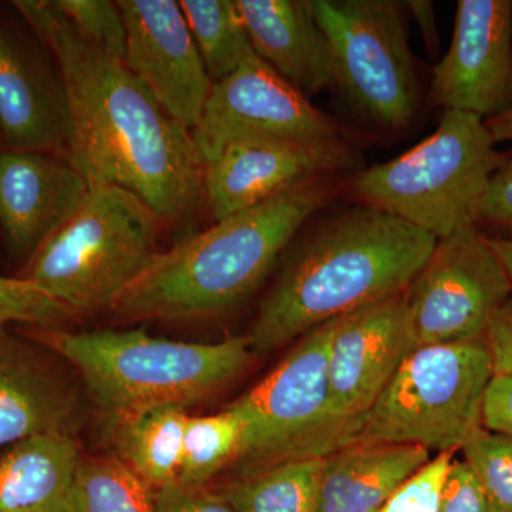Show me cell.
<instances>
[{"label":"cell","instance_id":"7a4b0ae2","mask_svg":"<svg viewBox=\"0 0 512 512\" xmlns=\"http://www.w3.org/2000/svg\"><path fill=\"white\" fill-rule=\"evenodd\" d=\"M437 239L372 205L320 222L293 249L248 335L269 353L329 320L406 291Z\"/></svg>","mask_w":512,"mask_h":512},{"label":"cell","instance_id":"5bb4252c","mask_svg":"<svg viewBox=\"0 0 512 512\" xmlns=\"http://www.w3.org/2000/svg\"><path fill=\"white\" fill-rule=\"evenodd\" d=\"M62 362L26 333L0 326V450L32 437L77 439L83 397Z\"/></svg>","mask_w":512,"mask_h":512},{"label":"cell","instance_id":"cb8c5ba5","mask_svg":"<svg viewBox=\"0 0 512 512\" xmlns=\"http://www.w3.org/2000/svg\"><path fill=\"white\" fill-rule=\"evenodd\" d=\"M180 6L212 83L256 55L237 0H181Z\"/></svg>","mask_w":512,"mask_h":512},{"label":"cell","instance_id":"e0dca14e","mask_svg":"<svg viewBox=\"0 0 512 512\" xmlns=\"http://www.w3.org/2000/svg\"><path fill=\"white\" fill-rule=\"evenodd\" d=\"M89 184L66 157L0 153V225L10 248L32 255L82 201Z\"/></svg>","mask_w":512,"mask_h":512},{"label":"cell","instance_id":"7c38bea8","mask_svg":"<svg viewBox=\"0 0 512 512\" xmlns=\"http://www.w3.org/2000/svg\"><path fill=\"white\" fill-rule=\"evenodd\" d=\"M429 97L444 110L485 121L512 107V2L460 0L448 52L434 66Z\"/></svg>","mask_w":512,"mask_h":512},{"label":"cell","instance_id":"52a82bcc","mask_svg":"<svg viewBox=\"0 0 512 512\" xmlns=\"http://www.w3.org/2000/svg\"><path fill=\"white\" fill-rule=\"evenodd\" d=\"M336 319L299 338L268 376L227 407L244 430L231 478L288 461L325 458L359 441L362 421L336 416L330 402L329 349Z\"/></svg>","mask_w":512,"mask_h":512},{"label":"cell","instance_id":"e575fe53","mask_svg":"<svg viewBox=\"0 0 512 512\" xmlns=\"http://www.w3.org/2000/svg\"><path fill=\"white\" fill-rule=\"evenodd\" d=\"M483 426L512 436V377L494 376L485 394Z\"/></svg>","mask_w":512,"mask_h":512},{"label":"cell","instance_id":"3957f363","mask_svg":"<svg viewBox=\"0 0 512 512\" xmlns=\"http://www.w3.org/2000/svg\"><path fill=\"white\" fill-rule=\"evenodd\" d=\"M328 178L215 222L160 251L109 312L121 320L214 318L247 299L303 225L328 204Z\"/></svg>","mask_w":512,"mask_h":512},{"label":"cell","instance_id":"f1b7e54d","mask_svg":"<svg viewBox=\"0 0 512 512\" xmlns=\"http://www.w3.org/2000/svg\"><path fill=\"white\" fill-rule=\"evenodd\" d=\"M56 8L74 29L101 52L123 62L127 33L117 2L110 0H55Z\"/></svg>","mask_w":512,"mask_h":512},{"label":"cell","instance_id":"8fae6325","mask_svg":"<svg viewBox=\"0 0 512 512\" xmlns=\"http://www.w3.org/2000/svg\"><path fill=\"white\" fill-rule=\"evenodd\" d=\"M511 296L510 276L478 227L440 239L404 291L414 348L485 338Z\"/></svg>","mask_w":512,"mask_h":512},{"label":"cell","instance_id":"8d00e7d4","mask_svg":"<svg viewBox=\"0 0 512 512\" xmlns=\"http://www.w3.org/2000/svg\"><path fill=\"white\" fill-rule=\"evenodd\" d=\"M491 137L497 143L512 141V107L495 119L485 121Z\"/></svg>","mask_w":512,"mask_h":512},{"label":"cell","instance_id":"f546056e","mask_svg":"<svg viewBox=\"0 0 512 512\" xmlns=\"http://www.w3.org/2000/svg\"><path fill=\"white\" fill-rule=\"evenodd\" d=\"M453 461V451L437 454L403 481L379 512H440L441 494Z\"/></svg>","mask_w":512,"mask_h":512},{"label":"cell","instance_id":"4dcf8cb0","mask_svg":"<svg viewBox=\"0 0 512 512\" xmlns=\"http://www.w3.org/2000/svg\"><path fill=\"white\" fill-rule=\"evenodd\" d=\"M154 512H237L211 485L175 483L154 491Z\"/></svg>","mask_w":512,"mask_h":512},{"label":"cell","instance_id":"ac0fdd59","mask_svg":"<svg viewBox=\"0 0 512 512\" xmlns=\"http://www.w3.org/2000/svg\"><path fill=\"white\" fill-rule=\"evenodd\" d=\"M237 6L256 56L303 96L338 89L332 49L311 0H237Z\"/></svg>","mask_w":512,"mask_h":512},{"label":"cell","instance_id":"74e56055","mask_svg":"<svg viewBox=\"0 0 512 512\" xmlns=\"http://www.w3.org/2000/svg\"><path fill=\"white\" fill-rule=\"evenodd\" d=\"M490 242L512 284V238H490Z\"/></svg>","mask_w":512,"mask_h":512},{"label":"cell","instance_id":"30bf717a","mask_svg":"<svg viewBox=\"0 0 512 512\" xmlns=\"http://www.w3.org/2000/svg\"><path fill=\"white\" fill-rule=\"evenodd\" d=\"M191 137L202 163L238 144L345 150L339 127L258 56L212 83Z\"/></svg>","mask_w":512,"mask_h":512},{"label":"cell","instance_id":"d4e9b609","mask_svg":"<svg viewBox=\"0 0 512 512\" xmlns=\"http://www.w3.org/2000/svg\"><path fill=\"white\" fill-rule=\"evenodd\" d=\"M69 512H154V490L114 454L82 456Z\"/></svg>","mask_w":512,"mask_h":512},{"label":"cell","instance_id":"83f0119b","mask_svg":"<svg viewBox=\"0 0 512 512\" xmlns=\"http://www.w3.org/2000/svg\"><path fill=\"white\" fill-rule=\"evenodd\" d=\"M76 315L36 285L0 275V326L63 329Z\"/></svg>","mask_w":512,"mask_h":512},{"label":"cell","instance_id":"836d02e7","mask_svg":"<svg viewBox=\"0 0 512 512\" xmlns=\"http://www.w3.org/2000/svg\"><path fill=\"white\" fill-rule=\"evenodd\" d=\"M494 376L512 377V296L495 313L485 333Z\"/></svg>","mask_w":512,"mask_h":512},{"label":"cell","instance_id":"277c9868","mask_svg":"<svg viewBox=\"0 0 512 512\" xmlns=\"http://www.w3.org/2000/svg\"><path fill=\"white\" fill-rule=\"evenodd\" d=\"M25 333L79 372L103 424L156 407L187 409L238 379L254 356L248 336L191 343L143 329L74 333L26 326Z\"/></svg>","mask_w":512,"mask_h":512},{"label":"cell","instance_id":"9c48e42d","mask_svg":"<svg viewBox=\"0 0 512 512\" xmlns=\"http://www.w3.org/2000/svg\"><path fill=\"white\" fill-rule=\"evenodd\" d=\"M335 60L338 89L367 120L403 130L417 110V80L403 6L392 0H311Z\"/></svg>","mask_w":512,"mask_h":512},{"label":"cell","instance_id":"44dd1931","mask_svg":"<svg viewBox=\"0 0 512 512\" xmlns=\"http://www.w3.org/2000/svg\"><path fill=\"white\" fill-rule=\"evenodd\" d=\"M77 439L39 436L0 450V512H69Z\"/></svg>","mask_w":512,"mask_h":512},{"label":"cell","instance_id":"1f68e13d","mask_svg":"<svg viewBox=\"0 0 512 512\" xmlns=\"http://www.w3.org/2000/svg\"><path fill=\"white\" fill-rule=\"evenodd\" d=\"M440 512H491L483 487L464 460L451 464L441 494Z\"/></svg>","mask_w":512,"mask_h":512},{"label":"cell","instance_id":"603a6c76","mask_svg":"<svg viewBox=\"0 0 512 512\" xmlns=\"http://www.w3.org/2000/svg\"><path fill=\"white\" fill-rule=\"evenodd\" d=\"M323 461H288L214 488L237 512H316Z\"/></svg>","mask_w":512,"mask_h":512},{"label":"cell","instance_id":"d6986e66","mask_svg":"<svg viewBox=\"0 0 512 512\" xmlns=\"http://www.w3.org/2000/svg\"><path fill=\"white\" fill-rule=\"evenodd\" d=\"M67 130L62 80L52 79L0 26V131L6 144L10 150L64 153Z\"/></svg>","mask_w":512,"mask_h":512},{"label":"cell","instance_id":"2e32d148","mask_svg":"<svg viewBox=\"0 0 512 512\" xmlns=\"http://www.w3.org/2000/svg\"><path fill=\"white\" fill-rule=\"evenodd\" d=\"M349 148L315 151L238 144L204 164L202 191L215 222L251 210L308 181L352 167Z\"/></svg>","mask_w":512,"mask_h":512},{"label":"cell","instance_id":"ba28073f","mask_svg":"<svg viewBox=\"0 0 512 512\" xmlns=\"http://www.w3.org/2000/svg\"><path fill=\"white\" fill-rule=\"evenodd\" d=\"M493 377L485 338L417 346L363 416L359 441L461 450L484 427Z\"/></svg>","mask_w":512,"mask_h":512},{"label":"cell","instance_id":"6da1fadb","mask_svg":"<svg viewBox=\"0 0 512 512\" xmlns=\"http://www.w3.org/2000/svg\"><path fill=\"white\" fill-rule=\"evenodd\" d=\"M13 5L59 63L69 120L64 157L89 187L133 192L167 224L191 217L204 200V163L191 131L123 62L84 40L55 2Z\"/></svg>","mask_w":512,"mask_h":512},{"label":"cell","instance_id":"d590c367","mask_svg":"<svg viewBox=\"0 0 512 512\" xmlns=\"http://www.w3.org/2000/svg\"><path fill=\"white\" fill-rule=\"evenodd\" d=\"M407 9L412 12L417 26H419L424 43L431 53L439 49V30H437L436 15H434L433 3L429 0H410Z\"/></svg>","mask_w":512,"mask_h":512},{"label":"cell","instance_id":"7402d4cb","mask_svg":"<svg viewBox=\"0 0 512 512\" xmlns=\"http://www.w3.org/2000/svg\"><path fill=\"white\" fill-rule=\"evenodd\" d=\"M188 417L184 407L163 406L103 426L114 456L157 491L178 480Z\"/></svg>","mask_w":512,"mask_h":512},{"label":"cell","instance_id":"9a60e30c","mask_svg":"<svg viewBox=\"0 0 512 512\" xmlns=\"http://www.w3.org/2000/svg\"><path fill=\"white\" fill-rule=\"evenodd\" d=\"M413 349L404 292L336 319L328 365L336 416L363 421Z\"/></svg>","mask_w":512,"mask_h":512},{"label":"cell","instance_id":"ffe728a7","mask_svg":"<svg viewBox=\"0 0 512 512\" xmlns=\"http://www.w3.org/2000/svg\"><path fill=\"white\" fill-rule=\"evenodd\" d=\"M430 461L410 444L357 441L325 457L316 512H379L397 487Z\"/></svg>","mask_w":512,"mask_h":512},{"label":"cell","instance_id":"5b68a950","mask_svg":"<svg viewBox=\"0 0 512 512\" xmlns=\"http://www.w3.org/2000/svg\"><path fill=\"white\" fill-rule=\"evenodd\" d=\"M164 222L133 192L92 185L18 278L72 311H110L158 254Z\"/></svg>","mask_w":512,"mask_h":512},{"label":"cell","instance_id":"484cf974","mask_svg":"<svg viewBox=\"0 0 512 512\" xmlns=\"http://www.w3.org/2000/svg\"><path fill=\"white\" fill-rule=\"evenodd\" d=\"M242 431L241 420L228 409L211 416L188 417L177 481L210 485L237 460Z\"/></svg>","mask_w":512,"mask_h":512},{"label":"cell","instance_id":"4316f807","mask_svg":"<svg viewBox=\"0 0 512 512\" xmlns=\"http://www.w3.org/2000/svg\"><path fill=\"white\" fill-rule=\"evenodd\" d=\"M461 451L483 487L491 512H512V436L481 427Z\"/></svg>","mask_w":512,"mask_h":512},{"label":"cell","instance_id":"4fadbf2b","mask_svg":"<svg viewBox=\"0 0 512 512\" xmlns=\"http://www.w3.org/2000/svg\"><path fill=\"white\" fill-rule=\"evenodd\" d=\"M117 5L127 33L124 66L191 131L201 119L212 82L180 2L119 0Z\"/></svg>","mask_w":512,"mask_h":512},{"label":"cell","instance_id":"8992f818","mask_svg":"<svg viewBox=\"0 0 512 512\" xmlns=\"http://www.w3.org/2000/svg\"><path fill=\"white\" fill-rule=\"evenodd\" d=\"M505 157L485 120L444 110L437 130L402 156L360 171L352 191L440 241L478 227L488 185Z\"/></svg>","mask_w":512,"mask_h":512},{"label":"cell","instance_id":"d6a6232c","mask_svg":"<svg viewBox=\"0 0 512 512\" xmlns=\"http://www.w3.org/2000/svg\"><path fill=\"white\" fill-rule=\"evenodd\" d=\"M480 222L494 228L512 229V157H505L491 178L481 207Z\"/></svg>","mask_w":512,"mask_h":512}]
</instances>
